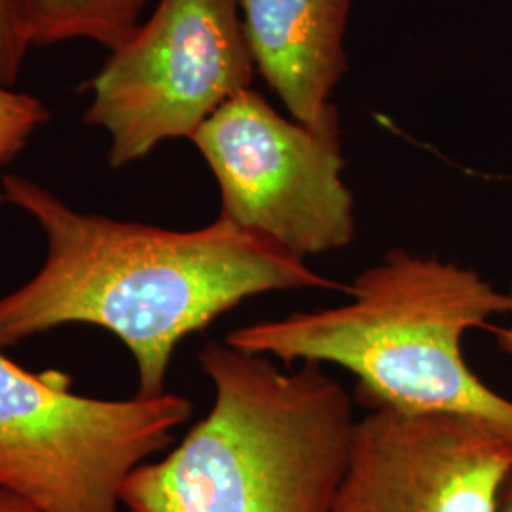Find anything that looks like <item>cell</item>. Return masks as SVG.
Instances as JSON below:
<instances>
[{
  "instance_id": "5bb4252c",
  "label": "cell",
  "mask_w": 512,
  "mask_h": 512,
  "mask_svg": "<svg viewBox=\"0 0 512 512\" xmlns=\"http://www.w3.org/2000/svg\"><path fill=\"white\" fill-rule=\"evenodd\" d=\"M495 512H512V465L501 482Z\"/></svg>"
},
{
  "instance_id": "9c48e42d",
  "label": "cell",
  "mask_w": 512,
  "mask_h": 512,
  "mask_svg": "<svg viewBox=\"0 0 512 512\" xmlns=\"http://www.w3.org/2000/svg\"><path fill=\"white\" fill-rule=\"evenodd\" d=\"M29 46L92 40L109 52L124 46L141 25L150 0H14Z\"/></svg>"
},
{
  "instance_id": "52a82bcc",
  "label": "cell",
  "mask_w": 512,
  "mask_h": 512,
  "mask_svg": "<svg viewBox=\"0 0 512 512\" xmlns=\"http://www.w3.org/2000/svg\"><path fill=\"white\" fill-rule=\"evenodd\" d=\"M512 440L456 414L368 410L332 512H495Z\"/></svg>"
},
{
  "instance_id": "8fae6325",
  "label": "cell",
  "mask_w": 512,
  "mask_h": 512,
  "mask_svg": "<svg viewBox=\"0 0 512 512\" xmlns=\"http://www.w3.org/2000/svg\"><path fill=\"white\" fill-rule=\"evenodd\" d=\"M27 44L14 0H0V84L14 88L18 84Z\"/></svg>"
},
{
  "instance_id": "5b68a950",
  "label": "cell",
  "mask_w": 512,
  "mask_h": 512,
  "mask_svg": "<svg viewBox=\"0 0 512 512\" xmlns=\"http://www.w3.org/2000/svg\"><path fill=\"white\" fill-rule=\"evenodd\" d=\"M253 74L238 0H160L93 76L84 122L109 133V165L120 169L190 139Z\"/></svg>"
},
{
  "instance_id": "7a4b0ae2",
  "label": "cell",
  "mask_w": 512,
  "mask_h": 512,
  "mask_svg": "<svg viewBox=\"0 0 512 512\" xmlns=\"http://www.w3.org/2000/svg\"><path fill=\"white\" fill-rule=\"evenodd\" d=\"M348 294L340 306L239 327L224 342L283 366H340L366 412L456 414L512 440L511 399L476 376L461 348L469 330L509 313L507 291L473 268L393 249Z\"/></svg>"
},
{
  "instance_id": "6da1fadb",
  "label": "cell",
  "mask_w": 512,
  "mask_h": 512,
  "mask_svg": "<svg viewBox=\"0 0 512 512\" xmlns=\"http://www.w3.org/2000/svg\"><path fill=\"white\" fill-rule=\"evenodd\" d=\"M0 188L46 238L42 268L0 298V351L65 325L101 327L129 349L139 397L164 395L179 344L243 300L344 289L220 217L177 232L80 213L21 175H4Z\"/></svg>"
},
{
  "instance_id": "ba28073f",
  "label": "cell",
  "mask_w": 512,
  "mask_h": 512,
  "mask_svg": "<svg viewBox=\"0 0 512 512\" xmlns=\"http://www.w3.org/2000/svg\"><path fill=\"white\" fill-rule=\"evenodd\" d=\"M256 69L294 122L340 139L330 95L348 71L344 35L351 0H238Z\"/></svg>"
},
{
  "instance_id": "4fadbf2b",
  "label": "cell",
  "mask_w": 512,
  "mask_h": 512,
  "mask_svg": "<svg viewBox=\"0 0 512 512\" xmlns=\"http://www.w3.org/2000/svg\"><path fill=\"white\" fill-rule=\"evenodd\" d=\"M507 296H509V313H507L509 315V323L497 330L495 340H497V346L501 349V353L507 355L512 361V279Z\"/></svg>"
},
{
  "instance_id": "3957f363",
  "label": "cell",
  "mask_w": 512,
  "mask_h": 512,
  "mask_svg": "<svg viewBox=\"0 0 512 512\" xmlns=\"http://www.w3.org/2000/svg\"><path fill=\"white\" fill-rule=\"evenodd\" d=\"M209 414L167 456L139 465L129 512H332L355 427L353 395L325 366L279 365L226 342L200 357Z\"/></svg>"
},
{
  "instance_id": "8992f818",
  "label": "cell",
  "mask_w": 512,
  "mask_h": 512,
  "mask_svg": "<svg viewBox=\"0 0 512 512\" xmlns=\"http://www.w3.org/2000/svg\"><path fill=\"white\" fill-rule=\"evenodd\" d=\"M190 141L219 183L220 219L300 260L355 239L340 139L285 120L249 88L220 105Z\"/></svg>"
},
{
  "instance_id": "7c38bea8",
  "label": "cell",
  "mask_w": 512,
  "mask_h": 512,
  "mask_svg": "<svg viewBox=\"0 0 512 512\" xmlns=\"http://www.w3.org/2000/svg\"><path fill=\"white\" fill-rule=\"evenodd\" d=\"M0 512H38V509L23 497L0 488Z\"/></svg>"
},
{
  "instance_id": "277c9868",
  "label": "cell",
  "mask_w": 512,
  "mask_h": 512,
  "mask_svg": "<svg viewBox=\"0 0 512 512\" xmlns=\"http://www.w3.org/2000/svg\"><path fill=\"white\" fill-rule=\"evenodd\" d=\"M71 385L0 351V488L38 512H120L126 478L173 442L192 403L167 391L105 401Z\"/></svg>"
},
{
  "instance_id": "30bf717a",
  "label": "cell",
  "mask_w": 512,
  "mask_h": 512,
  "mask_svg": "<svg viewBox=\"0 0 512 512\" xmlns=\"http://www.w3.org/2000/svg\"><path fill=\"white\" fill-rule=\"evenodd\" d=\"M50 110L35 95L0 84V167L14 162L40 126L48 124ZM6 196L0 188V205Z\"/></svg>"
}]
</instances>
